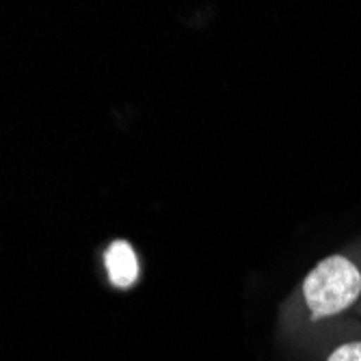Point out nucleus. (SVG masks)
<instances>
[{"label":"nucleus","instance_id":"nucleus-1","mask_svg":"<svg viewBox=\"0 0 361 361\" xmlns=\"http://www.w3.org/2000/svg\"><path fill=\"white\" fill-rule=\"evenodd\" d=\"M359 294L361 271L342 253L320 259L303 279V301L314 320L342 314L357 303Z\"/></svg>","mask_w":361,"mask_h":361},{"label":"nucleus","instance_id":"nucleus-3","mask_svg":"<svg viewBox=\"0 0 361 361\" xmlns=\"http://www.w3.org/2000/svg\"><path fill=\"white\" fill-rule=\"evenodd\" d=\"M326 361H361V340L344 342L326 357Z\"/></svg>","mask_w":361,"mask_h":361},{"label":"nucleus","instance_id":"nucleus-2","mask_svg":"<svg viewBox=\"0 0 361 361\" xmlns=\"http://www.w3.org/2000/svg\"><path fill=\"white\" fill-rule=\"evenodd\" d=\"M104 267L115 288L128 290L139 279V257L128 240H113L104 253Z\"/></svg>","mask_w":361,"mask_h":361}]
</instances>
